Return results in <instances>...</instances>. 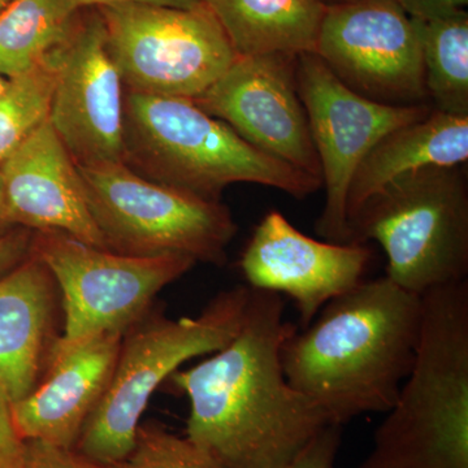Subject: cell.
I'll use <instances>...</instances> for the list:
<instances>
[{
    "instance_id": "484cf974",
    "label": "cell",
    "mask_w": 468,
    "mask_h": 468,
    "mask_svg": "<svg viewBox=\"0 0 468 468\" xmlns=\"http://www.w3.org/2000/svg\"><path fill=\"white\" fill-rule=\"evenodd\" d=\"M26 458L27 440L15 424L11 401L0 390V468H24Z\"/></svg>"
},
{
    "instance_id": "f546056e",
    "label": "cell",
    "mask_w": 468,
    "mask_h": 468,
    "mask_svg": "<svg viewBox=\"0 0 468 468\" xmlns=\"http://www.w3.org/2000/svg\"><path fill=\"white\" fill-rule=\"evenodd\" d=\"M14 228L16 227L9 223L7 212H5V194H3L2 177H0V237L11 232Z\"/></svg>"
},
{
    "instance_id": "30bf717a",
    "label": "cell",
    "mask_w": 468,
    "mask_h": 468,
    "mask_svg": "<svg viewBox=\"0 0 468 468\" xmlns=\"http://www.w3.org/2000/svg\"><path fill=\"white\" fill-rule=\"evenodd\" d=\"M297 88L325 189L316 233L325 241L349 243L347 193L360 163L384 135L426 119L433 107L392 106L368 100L343 84L314 52L298 55Z\"/></svg>"
},
{
    "instance_id": "277c9868",
    "label": "cell",
    "mask_w": 468,
    "mask_h": 468,
    "mask_svg": "<svg viewBox=\"0 0 468 468\" xmlns=\"http://www.w3.org/2000/svg\"><path fill=\"white\" fill-rule=\"evenodd\" d=\"M134 174L221 202L229 185L260 184L304 199L323 186L242 140L192 100L124 91V158Z\"/></svg>"
},
{
    "instance_id": "8fae6325",
    "label": "cell",
    "mask_w": 468,
    "mask_h": 468,
    "mask_svg": "<svg viewBox=\"0 0 468 468\" xmlns=\"http://www.w3.org/2000/svg\"><path fill=\"white\" fill-rule=\"evenodd\" d=\"M314 54L368 100L392 106L427 103L417 26L397 0L328 5Z\"/></svg>"
},
{
    "instance_id": "5bb4252c",
    "label": "cell",
    "mask_w": 468,
    "mask_h": 468,
    "mask_svg": "<svg viewBox=\"0 0 468 468\" xmlns=\"http://www.w3.org/2000/svg\"><path fill=\"white\" fill-rule=\"evenodd\" d=\"M371 261L367 245L313 239L273 209L255 228L239 266L249 288L288 297L306 326L366 280Z\"/></svg>"
},
{
    "instance_id": "3957f363",
    "label": "cell",
    "mask_w": 468,
    "mask_h": 468,
    "mask_svg": "<svg viewBox=\"0 0 468 468\" xmlns=\"http://www.w3.org/2000/svg\"><path fill=\"white\" fill-rule=\"evenodd\" d=\"M417 358L356 468H468V282L424 292Z\"/></svg>"
},
{
    "instance_id": "6da1fadb",
    "label": "cell",
    "mask_w": 468,
    "mask_h": 468,
    "mask_svg": "<svg viewBox=\"0 0 468 468\" xmlns=\"http://www.w3.org/2000/svg\"><path fill=\"white\" fill-rule=\"evenodd\" d=\"M294 329L284 297L251 289L232 340L169 378L189 399L186 437L224 467H285L332 424L286 380L282 350Z\"/></svg>"
},
{
    "instance_id": "4316f807",
    "label": "cell",
    "mask_w": 468,
    "mask_h": 468,
    "mask_svg": "<svg viewBox=\"0 0 468 468\" xmlns=\"http://www.w3.org/2000/svg\"><path fill=\"white\" fill-rule=\"evenodd\" d=\"M34 230L16 227L0 237V277L23 263L32 251Z\"/></svg>"
},
{
    "instance_id": "4dcf8cb0",
    "label": "cell",
    "mask_w": 468,
    "mask_h": 468,
    "mask_svg": "<svg viewBox=\"0 0 468 468\" xmlns=\"http://www.w3.org/2000/svg\"><path fill=\"white\" fill-rule=\"evenodd\" d=\"M325 5H346V3L359 2V0H322Z\"/></svg>"
},
{
    "instance_id": "5b68a950",
    "label": "cell",
    "mask_w": 468,
    "mask_h": 468,
    "mask_svg": "<svg viewBox=\"0 0 468 468\" xmlns=\"http://www.w3.org/2000/svg\"><path fill=\"white\" fill-rule=\"evenodd\" d=\"M249 286L218 292L192 318H168L154 304L122 335L106 393L82 428L75 451L117 466L133 449L151 396L184 363L220 350L237 335L250 298Z\"/></svg>"
},
{
    "instance_id": "ba28073f",
    "label": "cell",
    "mask_w": 468,
    "mask_h": 468,
    "mask_svg": "<svg viewBox=\"0 0 468 468\" xmlns=\"http://www.w3.org/2000/svg\"><path fill=\"white\" fill-rule=\"evenodd\" d=\"M97 11L125 90L194 100L236 60L205 2L187 9L124 3Z\"/></svg>"
},
{
    "instance_id": "1f68e13d",
    "label": "cell",
    "mask_w": 468,
    "mask_h": 468,
    "mask_svg": "<svg viewBox=\"0 0 468 468\" xmlns=\"http://www.w3.org/2000/svg\"><path fill=\"white\" fill-rule=\"evenodd\" d=\"M15 0H0V14L5 11V8L9 7V5L14 3Z\"/></svg>"
},
{
    "instance_id": "ffe728a7",
    "label": "cell",
    "mask_w": 468,
    "mask_h": 468,
    "mask_svg": "<svg viewBox=\"0 0 468 468\" xmlns=\"http://www.w3.org/2000/svg\"><path fill=\"white\" fill-rule=\"evenodd\" d=\"M80 11L73 0H15L0 14V76L38 64L66 41Z\"/></svg>"
},
{
    "instance_id": "8992f818",
    "label": "cell",
    "mask_w": 468,
    "mask_h": 468,
    "mask_svg": "<svg viewBox=\"0 0 468 468\" xmlns=\"http://www.w3.org/2000/svg\"><path fill=\"white\" fill-rule=\"evenodd\" d=\"M349 243L378 242L387 276L424 292L467 280L468 185L463 165L427 167L394 178L347 221Z\"/></svg>"
},
{
    "instance_id": "4fadbf2b",
    "label": "cell",
    "mask_w": 468,
    "mask_h": 468,
    "mask_svg": "<svg viewBox=\"0 0 468 468\" xmlns=\"http://www.w3.org/2000/svg\"><path fill=\"white\" fill-rule=\"evenodd\" d=\"M124 85L110 57L100 12L77 17L61 43L50 124L76 165L122 163Z\"/></svg>"
},
{
    "instance_id": "e0dca14e",
    "label": "cell",
    "mask_w": 468,
    "mask_h": 468,
    "mask_svg": "<svg viewBox=\"0 0 468 468\" xmlns=\"http://www.w3.org/2000/svg\"><path fill=\"white\" fill-rule=\"evenodd\" d=\"M58 285L30 252L0 277V390L11 403L32 392L45 374L55 335Z\"/></svg>"
},
{
    "instance_id": "2e32d148",
    "label": "cell",
    "mask_w": 468,
    "mask_h": 468,
    "mask_svg": "<svg viewBox=\"0 0 468 468\" xmlns=\"http://www.w3.org/2000/svg\"><path fill=\"white\" fill-rule=\"evenodd\" d=\"M5 212L14 227L58 230L106 249L86 202L75 160L50 120L0 163Z\"/></svg>"
},
{
    "instance_id": "7402d4cb",
    "label": "cell",
    "mask_w": 468,
    "mask_h": 468,
    "mask_svg": "<svg viewBox=\"0 0 468 468\" xmlns=\"http://www.w3.org/2000/svg\"><path fill=\"white\" fill-rule=\"evenodd\" d=\"M61 45L27 72L8 80L0 94V163L50 117Z\"/></svg>"
},
{
    "instance_id": "9a60e30c",
    "label": "cell",
    "mask_w": 468,
    "mask_h": 468,
    "mask_svg": "<svg viewBox=\"0 0 468 468\" xmlns=\"http://www.w3.org/2000/svg\"><path fill=\"white\" fill-rule=\"evenodd\" d=\"M122 338L116 332L75 341L58 335L39 383L11 403L20 435L75 449L86 420L109 388Z\"/></svg>"
},
{
    "instance_id": "52a82bcc",
    "label": "cell",
    "mask_w": 468,
    "mask_h": 468,
    "mask_svg": "<svg viewBox=\"0 0 468 468\" xmlns=\"http://www.w3.org/2000/svg\"><path fill=\"white\" fill-rule=\"evenodd\" d=\"M107 250L129 257L184 255L224 266L239 230L223 202L146 180L124 163L77 165Z\"/></svg>"
},
{
    "instance_id": "83f0119b",
    "label": "cell",
    "mask_w": 468,
    "mask_h": 468,
    "mask_svg": "<svg viewBox=\"0 0 468 468\" xmlns=\"http://www.w3.org/2000/svg\"><path fill=\"white\" fill-rule=\"evenodd\" d=\"M410 17L426 18L443 16L466 9L468 0H397Z\"/></svg>"
},
{
    "instance_id": "603a6c76",
    "label": "cell",
    "mask_w": 468,
    "mask_h": 468,
    "mask_svg": "<svg viewBox=\"0 0 468 468\" xmlns=\"http://www.w3.org/2000/svg\"><path fill=\"white\" fill-rule=\"evenodd\" d=\"M120 468H226L189 437L155 423L140 424L133 449Z\"/></svg>"
},
{
    "instance_id": "ac0fdd59",
    "label": "cell",
    "mask_w": 468,
    "mask_h": 468,
    "mask_svg": "<svg viewBox=\"0 0 468 468\" xmlns=\"http://www.w3.org/2000/svg\"><path fill=\"white\" fill-rule=\"evenodd\" d=\"M467 160L468 115L433 110L426 119L394 129L369 150L356 169L347 193V221L394 178L421 168L457 167Z\"/></svg>"
},
{
    "instance_id": "d6a6232c",
    "label": "cell",
    "mask_w": 468,
    "mask_h": 468,
    "mask_svg": "<svg viewBox=\"0 0 468 468\" xmlns=\"http://www.w3.org/2000/svg\"><path fill=\"white\" fill-rule=\"evenodd\" d=\"M8 79L5 77L0 76V94L5 91V89L7 88Z\"/></svg>"
},
{
    "instance_id": "cb8c5ba5",
    "label": "cell",
    "mask_w": 468,
    "mask_h": 468,
    "mask_svg": "<svg viewBox=\"0 0 468 468\" xmlns=\"http://www.w3.org/2000/svg\"><path fill=\"white\" fill-rule=\"evenodd\" d=\"M24 468H120L98 463L80 454L75 449L61 448L41 440H27Z\"/></svg>"
},
{
    "instance_id": "7c38bea8",
    "label": "cell",
    "mask_w": 468,
    "mask_h": 468,
    "mask_svg": "<svg viewBox=\"0 0 468 468\" xmlns=\"http://www.w3.org/2000/svg\"><path fill=\"white\" fill-rule=\"evenodd\" d=\"M297 58L237 57L224 75L192 101L251 146L323 181L309 117L298 94Z\"/></svg>"
},
{
    "instance_id": "7a4b0ae2",
    "label": "cell",
    "mask_w": 468,
    "mask_h": 468,
    "mask_svg": "<svg viewBox=\"0 0 468 468\" xmlns=\"http://www.w3.org/2000/svg\"><path fill=\"white\" fill-rule=\"evenodd\" d=\"M421 295L387 276L363 280L326 303L282 345L286 380L344 426L392 408L417 358Z\"/></svg>"
},
{
    "instance_id": "9c48e42d",
    "label": "cell",
    "mask_w": 468,
    "mask_h": 468,
    "mask_svg": "<svg viewBox=\"0 0 468 468\" xmlns=\"http://www.w3.org/2000/svg\"><path fill=\"white\" fill-rule=\"evenodd\" d=\"M32 255L50 271L64 311L63 340L124 335L165 286L189 272L184 255L141 258L95 248L58 230L34 232Z\"/></svg>"
},
{
    "instance_id": "d4e9b609",
    "label": "cell",
    "mask_w": 468,
    "mask_h": 468,
    "mask_svg": "<svg viewBox=\"0 0 468 468\" xmlns=\"http://www.w3.org/2000/svg\"><path fill=\"white\" fill-rule=\"evenodd\" d=\"M343 426L328 424L282 468H335Z\"/></svg>"
},
{
    "instance_id": "f1b7e54d",
    "label": "cell",
    "mask_w": 468,
    "mask_h": 468,
    "mask_svg": "<svg viewBox=\"0 0 468 468\" xmlns=\"http://www.w3.org/2000/svg\"><path fill=\"white\" fill-rule=\"evenodd\" d=\"M80 9L101 8L107 5H124V3H140V5H163L172 8H194L201 5L203 0H73Z\"/></svg>"
},
{
    "instance_id": "d6986e66",
    "label": "cell",
    "mask_w": 468,
    "mask_h": 468,
    "mask_svg": "<svg viewBox=\"0 0 468 468\" xmlns=\"http://www.w3.org/2000/svg\"><path fill=\"white\" fill-rule=\"evenodd\" d=\"M237 57L315 52L328 5L322 0H203Z\"/></svg>"
},
{
    "instance_id": "44dd1931",
    "label": "cell",
    "mask_w": 468,
    "mask_h": 468,
    "mask_svg": "<svg viewBox=\"0 0 468 468\" xmlns=\"http://www.w3.org/2000/svg\"><path fill=\"white\" fill-rule=\"evenodd\" d=\"M428 100L433 110L452 115H468V14L414 18Z\"/></svg>"
}]
</instances>
